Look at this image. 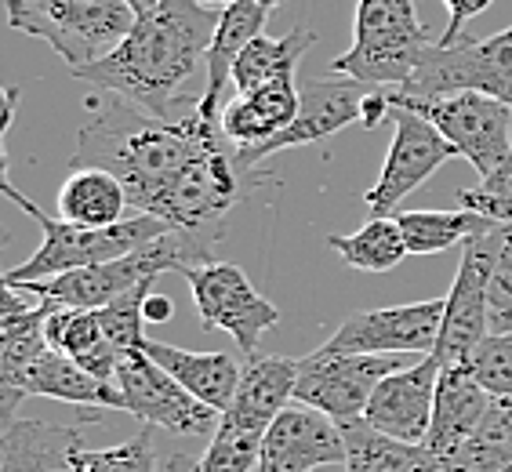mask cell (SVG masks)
<instances>
[{
	"instance_id": "cell-1",
	"label": "cell",
	"mask_w": 512,
	"mask_h": 472,
	"mask_svg": "<svg viewBox=\"0 0 512 472\" xmlns=\"http://www.w3.org/2000/svg\"><path fill=\"white\" fill-rule=\"evenodd\" d=\"M226 142L222 113L193 102L189 113L153 117L146 109L99 91L84 102V124L77 135V153L69 157V171L106 168L124 182L128 200L138 215H146L160 189L168 186L189 160L204 149Z\"/></svg>"
},
{
	"instance_id": "cell-2",
	"label": "cell",
	"mask_w": 512,
	"mask_h": 472,
	"mask_svg": "<svg viewBox=\"0 0 512 472\" xmlns=\"http://www.w3.org/2000/svg\"><path fill=\"white\" fill-rule=\"evenodd\" d=\"M218 15L222 8H207L200 0H160L149 15H138L135 30L106 59L73 69V77L153 117H175L186 84L207 62Z\"/></svg>"
},
{
	"instance_id": "cell-3",
	"label": "cell",
	"mask_w": 512,
	"mask_h": 472,
	"mask_svg": "<svg viewBox=\"0 0 512 472\" xmlns=\"http://www.w3.org/2000/svg\"><path fill=\"white\" fill-rule=\"evenodd\" d=\"M440 37L418 19L414 0H356L353 48L331 59V73L400 91Z\"/></svg>"
},
{
	"instance_id": "cell-4",
	"label": "cell",
	"mask_w": 512,
	"mask_h": 472,
	"mask_svg": "<svg viewBox=\"0 0 512 472\" xmlns=\"http://www.w3.org/2000/svg\"><path fill=\"white\" fill-rule=\"evenodd\" d=\"M4 197H8L11 204H19L40 226V247L22 262V266H15L4 276L8 284H30V280H48V276L73 273V269L113 262V258L131 255L135 247L171 233L168 222H160V218H153V215L124 218V222H117V226H109V229L73 226L66 218L44 215L26 193H19V189L11 186L8 178H4Z\"/></svg>"
},
{
	"instance_id": "cell-5",
	"label": "cell",
	"mask_w": 512,
	"mask_h": 472,
	"mask_svg": "<svg viewBox=\"0 0 512 472\" xmlns=\"http://www.w3.org/2000/svg\"><path fill=\"white\" fill-rule=\"evenodd\" d=\"M11 30L44 40L69 69L106 59L135 30L128 0H8Z\"/></svg>"
},
{
	"instance_id": "cell-6",
	"label": "cell",
	"mask_w": 512,
	"mask_h": 472,
	"mask_svg": "<svg viewBox=\"0 0 512 472\" xmlns=\"http://www.w3.org/2000/svg\"><path fill=\"white\" fill-rule=\"evenodd\" d=\"M393 106H407L436 124V131L458 149V157L473 164L480 178L491 175L512 149V106L483 91H447L433 99L393 91Z\"/></svg>"
},
{
	"instance_id": "cell-7",
	"label": "cell",
	"mask_w": 512,
	"mask_h": 472,
	"mask_svg": "<svg viewBox=\"0 0 512 472\" xmlns=\"http://www.w3.org/2000/svg\"><path fill=\"white\" fill-rule=\"evenodd\" d=\"M117 389L124 411L135 414L142 425L164 429L171 436H189V440H211L222 425V411L197 400L186 385L171 378L164 367L146 353L131 349L120 356Z\"/></svg>"
},
{
	"instance_id": "cell-8",
	"label": "cell",
	"mask_w": 512,
	"mask_h": 472,
	"mask_svg": "<svg viewBox=\"0 0 512 472\" xmlns=\"http://www.w3.org/2000/svg\"><path fill=\"white\" fill-rule=\"evenodd\" d=\"M422 356L400 353H313L298 360L295 400L316 411L331 414L335 422H360L371 404V393L382 378L396 374L400 367L414 364Z\"/></svg>"
},
{
	"instance_id": "cell-9",
	"label": "cell",
	"mask_w": 512,
	"mask_h": 472,
	"mask_svg": "<svg viewBox=\"0 0 512 472\" xmlns=\"http://www.w3.org/2000/svg\"><path fill=\"white\" fill-rule=\"evenodd\" d=\"M189 284V295L200 313V324L207 331H226L237 342L240 356H255L258 342L269 327L280 324V309L255 284L237 262H200V266L182 269Z\"/></svg>"
},
{
	"instance_id": "cell-10",
	"label": "cell",
	"mask_w": 512,
	"mask_h": 472,
	"mask_svg": "<svg viewBox=\"0 0 512 472\" xmlns=\"http://www.w3.org/2000/svg\"><path fill=\"white\" fill-rule=\"evenodd\" d=\"M404 95L433 99L447 91H483L512 106V26L494 37H462L458 44H433L422 66L407 80Z\"/></svg>"
},
{
	"instance_id": "cell-11",
	"label": "cell",
	"mask_w": 512,
	"mask_h": 472,
	"mask_svg": "<svg viewBox=\"0 0 512 472\" xmlns=\"http://www.w3.org/2000/svg\"><path fill=\"white\" fill-rule=\"evenodd\" d=\"M498 229L465 240V255L458 262L454 284L444 298V327L436 338L433 356L444 367L465 364L476 353V345L491 335V305H487V284H491L494 255H498Z\"/></svg>"
},
{
	"instance_id": "cell-12",
	"label": "cell",
	"mask_w": 512,
	"mask_h": 472,
	"mask_svg": "<svg viewBox=\"0 0 512 472\" xmlns=\"http://www.w3.org/2000/svg\"><path fill=\"white\" fill-rule=\"evenodd\" d=\"M454 157H458V149L436 131V124H429L422 113L407 106H393V142H389L385 164L378 171V182L364 193L371 218L393 215L414 189L429 182Z\"/></svg>"
},
{
	"instance_id": "cell-13",
	"label": "cell",
	"mask_w": 512,
	"mask_h": 472,
	"mask_svg": "<svg viewBox=\"0 0 512 472\" xmlns=\"http://www.w3.org/2000/svg\"><path fill=\"white\" fill-rule=\"evenodd\" d=\"M444 298L389 309H360L338 324V331L320 345V353H400L429 356L444 327Z\"/></svg>"
},
{
	"instance_id": "cell-14",
	"label": "cell",
	"mask_w": 512,
	"mask_h": 472,
	"mask_svg": "<svg viewBox=\"0 0 512 472\" xmlns=\"http://www.w3.org/2000/svg\"><path fill=\"white\" fill-rule=\"evenodd\" d=\"M375 88V84H364L356 77H316L313 84L302 88V106H298V117L287 124L280 135H273L266 146L255 149H237V164L244 171H251L258 160L273 157V153H284V149L309 146V142H324V138L338 135L342 128L360 120V106H364V95Z\"/></svg>"
},
{
	"instance_id": "cell-15",
	"label": "cell",
	"mask_w": 512,
	"mask_h": 472,
	"mask_svg": "<svg viewBox=\"0 0 512 472\" xmlns=\"http://www.w3.org/2000/svg\"><path fill=\"white\" fill-rule=\"evenodd\" d=\"M444 364L433 353L400 367L396 374L382 378L371 393V404L364 411V422L385 436L407 443H425L429 425H433L436 385H440Z\"/></svg>"
},
{
	"instance_id": "cell-16",
	"label": "cell",
	"mask_w": 512,
	"mask_h": 472,
	"mask_svg": "<svg viewBox=\"0 0 512 472\" xmlns=\"http://www.w3.org/2000/svg\"><path fill=\"white\" fill-rule=\"evenodd\" d=\"M324 465H345L342 422L316 407H287L262 440L258 472H313Z\"/></svg>"
},
{
	"instance_id": "cell-17",
	"label": "cell",
	"mask_w": 512,
	"mask_h": 472,
	"mask_svg": "<svg viewBox=\"0 0 512 472\" xmlns=\"http://www.w3.org/2000/svg\"><path fill=\"white\" fill-rule=\"evenodd\" d=\"M48 302L22 295L15 284H0V393H4V425L15 422V407L22 400V382L37 356L48 349L44 320Z\"/></svg>"
},
{
	"instance_id": "cell-18",
	"label": "cell",
	"mask_w": 512,
	"mask_h": 472,
	"mask_svg": "<svg viewBox=\"0 0 512 472\" xmlns=\"http://www.w3.org/2000/svg\"><path fill=\"white\" fill-rule=\"evenodd\" d=\"M84 425L15 418L0 436V472H84Z\"/></svg>"
},
{
	"instance_id": "cell-19",
	"label": "cell",
	"mask_w": 512,
	"mask_h": 472,
	"mask_svg": "<svg viewBox=\"0 0 512 472\" xmlns=\"http://www.w3.org/2000/svg\"><path fill=\"white\" fill-rule=\"evenodd\" d=\"M298 385V360L287 356H244L237 396L222 411V422L240 425L247 433L266 436L269 425L291 407Z\"/></svg>"
},
{
	"instance_id": "cell-20",
	"label": "cell",
	"mask_w": 512,
	"mask_h": 472,
	"mask_svg": "<svg viewBox=\"0 0 512 472\" xmlns=\"http://www.w3.org/2000/svg\"><path fill=\"white\" fill-rule=\"evenodd\" d=\"M494 404V396L473 378V371L465 364H454L440 371V385H436V407H433V425L425 436V451L433 454L440 469L451 454L465 447V440L476 433V425L483 422L487 407Z\"/></svg>"
},
{
	"instance_id": "cell-21",
	"label": "cell",
	"mask_w": 512,
	"mask_h": 472,
	"mask_svg": "<svg viewBox=\"0 0 512 472\" xmlns=\"http://www.w3.org/2000/svg\"><path fill=\"white\" fill-rule=\"evenodd\" d=\"M298 106H302V91L295 77H280L273 84L229 99L222 109V131L237 149L266 146L269 138L280 135L298 117Z\"/></svg>"
},
{
	"instance_id": "cell-22",
	"label": "cell",
	"mask_w": 512,
	"mask_h": 472,
	"mask_svg": "<svg viewBox=\"0 0 512 472\" xmlns=\"http://www.w3.org/2000/svg\"><path fill=\"white\" fill-rule=\"evenodd\" d=\"M142 349L171 378H178L189 393L197 396V400H204V404H211L215 411H226L233 404L240 374H244V364L233 353H193V349H178V345L153 342V338H146Z\"/></svg>"
},
{
	"instance_id": "cell-23",
	"label": "cell",
	"mask_w": 512,
	"mask_h": 472,
	"mask_svg": "<svg viewBox=\"0 0 512 472\" xmlns=\"http://www.w3.org/2000/svg\"><path fill=\"white\" fill-rule=\"evenodd\" d=\"M269 19V8L258 4V0H233L222 8L218 15V30L211 40V51H207V88L200 95L207 109H226V91L233 84V62L240 59V51L251 44L255 37H262Z\"/></svg>"
},
{
	"instance_id": "cell-24",
	"label": "cell",
	"mask_w": 512,
	"mask_h": 472,
	"mask_svg": "<svg viewBox=\"0 0 512 472\" xmlns=\"http://www.w3.org/2000/svg\"><path fill=\"white\" fill-rule=\"evenodd\" d=\"M22 396H44V400H59V404H73V407L124 411L117 382H102V378L88 374L77 360H69L66 353L51 349V345L37 356V364L26 374Z\"/></svg>"
},
{
	"instance_id": "cell-25",
	"label": "cell",
	"mask_w": 512,
	"mask_h": 472,
	"mask_svg": "<svg viewBox=\"0 0 512 472\" xmlns=\"http://www.w3.org/2000/svg\"><path fill=\"white\" fill-rule=\"evenodd\" d=\"M55 204H59V218H66L73 226L109 229L124 222V207H131V200L124 182L113 171L77 168L62 182Z\"/></svg>"
},
{
	"instance_id": "cell-26",
	"label": "cell",
	"mask_w": 512,
	"mask_h": 472,
	"mask_svg": "<svg viewBox=\"0 0 512 472\" xmlns=\"http://www.w3.org/2000/svg\"><path fill=\"white\" fill-rule=\"evenodd\" d=\"M345 472H444L422 443L385 436L360 418L345 422Z\"/></svg>"
},
{
	"instance_id": "cell-27",
	"label": "cell",
	"mask_w": 512,
	"mask_h": 472,
	"mask_svg": "<svg viewBox=\"0 0 512 472\" xmlns=\"http://www.w3.org/2000/svg\"><path fill=\"white\" fill-rule=\"evenodd\" d=\"M320 33L309 30V26H298L287 37H255L240 51V59L233 62V91L247 95V91L262 88V84H273L280 77H295L298 62L306 59L309 48H316Z\"/></svg>"
},
{
	"instance_id": "cell-28",
	"label": "cell",
	"mask_w": 512,
	"mask_h": 472,
	"mask_svg": "<svg viewBox=\"0 0 512 472\" xmlns=\"http://www.w3.org/2000/svg\"><path fill=\"white\" fill-rule=\"evenodd\" d=\"M327 247L342 258L345 266L360 269V273H389L411 255L396 215L371 218L356 233H327Z\"/></svg>"
},
{
	"instance_id": "cell-29",
	"label": "cell",
	"mask_w": 512,
	"mask_h": 472,
	"mask_svg": "<svg viewBox=\"0 0 512 472\" xmlns=\"http://www.w3.org/2000/svg\"><path fill=\"white\" fill-rule=\"evenodd\" d=\"M396 222L404 229L411 255H444L454 244H465V240L498 226V222H491L487 215H476L469 207H454V211H400Z\"/></svg>"
},
{
	"instance_id": "cell-30",
	"label": "cell",
	"mask_w": 512,
	"mask_h": 472,
	"mask_svg": "<svg viewBox=\"0 0 512 472\" xmlns=\"http://www.w3.org/2000/svg\"><path fill=\"white\" fill-rule=\"evenodd\" d=\"M444 472H512V400L494 396L476 433L444 462Z\"/></svg>"
},
{
	"instance_id": "cell-31",
	"label": "cell",
	"mask_w": 512,
	"mask_h": 472,
	"mask_svg": "<svg viewBox=\"0 0 512 472\" xmlns=\"http://www.w3.org/2000/svg\"><path fill=\"white\" fill-rule=\"evenodd\" d=\"M59 353H66L69 360H77L84 371L102 378V382H117L120 349L106 338L95 309H69Z\"/></svg>"
},
{
	"instance_id": "cell-32",
	"label": "cell",
	"mask_w": 512,
	"mask_h": 472,
	"mask_svg": "<svg viewBox=\"0 0 512 472\" xmlns=\"http://www.w3.org/2000/svg\"><path fill=\"white\" fill-rule=\"evenodd\" d=\"M153 287H157V280H146V284L131 287L109 305L95 309L102 320V331L120 349V356L146 345V298L153 295Z\"/></svg>"
},
{
	"instance_id": "cell-33",
	"label": "cell",
	"mask_w": 512,
	"mask_h": 472,
	"mask_svg": "<svg viewBox=\"0 0 512 472\" xmlns=\"http://www.w3.org/2000/svg\"><path fill=\"white\" fill-rule=\"evenodd\" d=\"M262 440L266 436L258 433H247L240 425H229L222 422L218 425V433L207 440V451L193 472H251L258 469L262 462Z\"/></svg>"
},
{
	"instance_id": "cell-34",
	"label": "cell",
	"mask_w": 512,
	"mask_h": 472,
	"mask_svg": "<svg viewBox=\"0 0 512 472\" xmlns=\"http://www.w3.org/2000/svg\"><path fill=\"white\" fill-rule=\"evenodd\" d=\"M454 200H458V207L487 215L491 222H512V149L491 175H483L473 189H458Z\"/></svg>"
},
{
	"instance_id": "cell-35",
	"label": "cell",
	"mask_w": 512,
	"mask_h": 472,
	"mask_svg": "<svg viewBox=\"0 0 512 472\" xmlns=\"http://www.w3.org/2000/svg\"><path fill=\"white\" fill-rule=\"evenodd\" d=\"M465 367L473 371V378L491 396L512 400V331H498V335L483 338L476 345V353L465 360Z\"/></svg>"
},
{
	"instance_id": "cell-36",
	"label": "cell",
	"mask_w": 512,
	"mask_h": 472,
	"mask_svg": "<svg viewBox=\"0 0 512 472\" xmlns=\"http://www.w3.org/2000/svg\"><path fill=\"white\" fill-rule=\"evenodd\" d=\"M84 472H157V458H153V440L142 429L138 436L113 447H95L84 454Z\"/></svg>"
},
{
	"instance_id": "cell-37",
	"label": "cell",
	"mask_w": 512,
	"mask_h": 472,
	"mask_svg": "<svg viewBox=\"0 0 512 472\" xmlns=\"http://www.w3.org/2000/svg\"><path fill=\"white\" fill-rule=\"evenodd\" d=\"M487 305H491V335L512 331V222L498 229V255H494L491 284H487Z\"/></svg>"
},
{
	"instance_id": "cell-38",
	"label": "cell",
	"mask_w": 512,
	"mask_h": 472,
	"mask_svg": "<svg viewBox=\"0 0 512 472\" xmlns=\"http://www.w3.org/2000/svg\"><path fill=\"white\" fill-rule=\"evenodd\" d=\"M494 0H444L447 8V26L444 33H440V44H458V40L465 37V26L476 19V15H483V11L491 8Z\"/></svg>"
},
{
	"instance_id": "cell-39",
	"label": "cell",
	"mask_w": 512,
	"mask_h": 472,
	"mask_svg": "<svg viewBox=\"0 0 512 472\" xmlns=\"http://www.w3.org/2000/svg\"><path fill=\"white\" fill-rule=\"evenodd\" d=\"M385 120H393V91L371 88L364 95V106H360V124L367 131H375L382 128Z\"/></svg>"
},
{
	"instance_id": "cell-40",
	"label": "cell",
	"mask_w": 512,
	"mask_h": 472,
	"mask_svg": "<svg viewBox=\"0 0 512 472\" xmlns=\"http://www.w3.org/2000/svg\"><path fill=\"white\" fill-rule=\"evenodd\" d=\"M171 313H175V302H171V298L157 295V291L146 298V324H168Z\"/></svg>"
},
{
	"instance_id": "cell-41",
	"label": "cell",
	"mask_w": 512,
	"mask_h": 472,
	"mask_svg": "<svg viewBox=\"0 0 512 472\" xmlns=\"http://www.w3.org/2000/svg\"><path fill=\"white\" fill-rule=\"evenodd\" d=\"M128 4H131V8H135V15H149V11L157 8L160 0H128Z\"/></svg>"
},
{
	"instance_id": "cell-42",
	"label": "cell",
	"mask_w": 512,
	"mask_h": 472,
	"mask_svg": "<svg viewBox=\"0 0 512 472\" xmlns=\"http://www.w3.org/2000/svg\"><path fill=\"white\" fill-rule=\"evenodd\" d=\"M200 4H207V8H226V4H233V0H200Z\"/></svg>"
},
{
	"instance_id": "cell-43",
	"label": "cell",
	"mask_w": 512,
	"mask_h": 472,
	"mask_svg": "<svg viewBox=\"0 0 512 472\" xmlns=\"http://www.w3.org/2000/svg\"><path fill=\"white\" fill-rule=\"evenodd\" d=\"M258 4H266L269 11H273V8H280V0H258Z\"/></svg>"
}]
</instances>
